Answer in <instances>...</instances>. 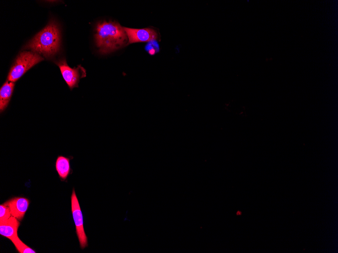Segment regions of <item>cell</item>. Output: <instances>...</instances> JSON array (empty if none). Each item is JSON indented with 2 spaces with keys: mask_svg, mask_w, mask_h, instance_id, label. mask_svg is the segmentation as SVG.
I'll return each instance as SVG.
<instances>
[{
  "mask_svg": "<svg viewBox=\"0 0 338 253\" xmlns=\"http://www.w3.org/2000/svg\"><path fill=\"white\" fill-rule=\"evenodd\" d=\"M20 225L19 220L12 216L7 220L0 221V234L11 240L18 236L17 231Z\"/></svg>",
  "mask_w": 338,
  "mask_h": 253,
  "instance_id": "obj_8",
  "label": "cell"
},
{
  "mask_svg": "<svg viewBox=\"0 0 338 253\" xmlns=\"http://www.w3.org/2000/svg\"><path fill=\"white\" fill-rule=\"evenodd\" d=\"M12 216L10 208L5 204L0 205V221L8 219Z\"/></svg>",
  "mask_w": 338,
  "mask_h": 253,
  "instance_id": "obj_12",
  "label": "cell"
},
{
  "mask_svg": "<svg viewBox=\"0 0 338 253\" xmlns=\"http://www.w3.org/2000/svg\"><path fill=\"white\" fill-rule=\"evenodd\" d=\"M15 87V83L6 81L0 89V112L2 113L8 107Z\"/></svg>",
  "mask_w": 338,
  "mask_h": 253,
  "instance_id": "obj_9",
  "label": "cell"
},
{
  "mask_svg": "<svg viewBox=\"0 0 338 253\" xmlns=\"http://www.w3.org/2000/svg\"><path fill=\"white\" fill-rule=\"evenodd\" d=\"M129 38L128 44L139 42H149L157 38L156 32L150 28L134 29L124 27Z\"/></svg>",
  "mask_w": 338,
  "mask_h": 253,
  "instance_id": "obj_6",
  "label": "cell"
},
{
  "mask_svg": "<svg viewBox=\"0 0 338 253\" xmlns=\"http://www.w3.org/2000/svg\"><path fill=\"white\" fill-rule=\"evenodd\" d=\"M145 49L150 55H153L159 51V44L155 40L149 41L146 45Z\"/></svg>",
  "mask_w": 338,
  "mask_h": 253,
  "instance_id": "obj_13",
  "label": "cell"
},
{
  "mask_svg": "<svg viewBox=\"0 0 338 253\" xmlns=\"http://www.w3.org/2000/svg\"><path fill=\"white\" fill-rule=\"evenodd\" d=\"M71 206L79 245L80 247L83 249L88 245V238L83 227L82 214L74 189L71 196Z\"/></svg>",
  "mask_w": 338,
  "mask_h": 253,
  "instance_id": "obj_4",
  "label": "cell"
},
{
  "mask_svg": "<svg viewBox=\"0 0 338 253\" xmlns=\"http://www.w3.org/2000/svg\"><path fill=\"white\" fill-rule=\"evenodd\" d=\"M11 241L13 242L16 248L19 253H35L36 251L31 247L27 246L17 236Z\"/></svg>",
  "mask_w": 338,
  "mask_h": 253,
  "instance_id": "obj_11",
  "label": "cell"
},
{
  "mask_svg": "<svg viewBox=\"0 0 338 253\" xmlns=\"http://www.w3.org/2000/svg\"><path fill=\"white\" fill-rule=\"evenodd\" d=\"M4 204L9 207L12 216L21 221L28 210L29 201L27 198L18 196L12 198Z\"/></svg>",
  "mask_w": 338,
  "mask_h": 253,
  "instance_id": "obj_7",
  "label": "cell"
},
{
  "mask_svg": "<svg viewBox=\"0 0 338 253\" xmlns=\"http://www.w3.org/2000/svg\"><path fill=\"white\" fill-rule=\"evenodd\" d=\"M60 48V31L58 25L53 20L24 46V49H30L47 58L56 55Z\"/></svg>",
  "mask_w": 338,
  "mask_h": 253,
  "instance_id": "obj_2",
  "label": "cell"
},
{
  "mask_svg": "<svg viewBox=\"0 0 338 253\" xmlns=\"http://www.w3.org/2000/svg\"><path fill=\"white\" fill-rule=\"evenodd\" d=\"M44 60L36 53L29 51L20 53L10 70L7 80L15 83L28 70Z\"/></svg>",
  "mask_w": 338,
  "mask_h": 253,
  "instance_id": "obj_3",
  "label": "cell"
},
{
  "mask_svg": "<svg viewBox=\"0 0 338 253\" xmlns=\"http://www.w3.org/2000/svg\"><path fill=\"white\" fill-rule=\"evenodd\" d=\"M96 31L95 42L101 54L111 53L126 45L127 35L124 27L118 23L100 22L96 25Z\"/></svg>",
  "mask_w": 338,
  "mask_h": 253,
  "instance_id": "obj_1",
  "label": "cell"
},
{
  "mask_svg": "<svg viewBox=\"0 0 338 253\" xmlns=\"http://www.w3.org/2000/svg\"><path fill=\"white\" fill-rule=\"evenodd\" d=\"M55 167L59 178L65 180L71 172L70 159L63 156H59L56 160Z\"/></svg>",
  "mask_w": 338,
  "mask_h": 253,
  "instance_id": "obj_10",
  "label": "cell"
},
{
  "mask_svg": "<svg viewBox=\"0 0 338 253\" xmlns=\"http://www.w3.org/2000/svg\"><path fill=\"white\" fill-rule=\"evenodd\" d=\"M55 63L60 68L62 77L70 90L78 87L80 79L86 75L85 70L80 66L71 68L67 65L65 60H60Z\"/></svg>",
  "mask_w": 338,
  "mask_h": 253,
  "instance_id": "obj_5",
  "label": "cell"
}]
</instances>
